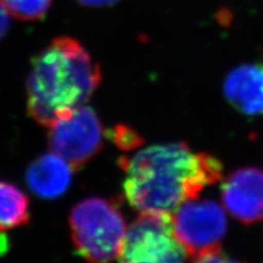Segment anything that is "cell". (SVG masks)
Instances as JSON below:
<instances>
[{
    "mask_svg": "<svg viewBox=\"0 0 263 263\" xmlns=\"http://www.w3.org/2000/svg\"><path fill=\"white\" fill-rule=\"evenodd\" d=\"M120 167L126 174V200L138 211L171 213L223 176L217 158L193 153L183 142L147 147L133 157H122Z\"/></svg>",
    "mask_w": 263,
    "mask_h": 263,
    "instance_id": "6da1fadb",
    "label": "cell"
},
{
    "mask_svg": "<svg viewBox=\"0 0 263 263\" xmlns=\"http://www.w3.org/2000/svg\"><path fill=\"white\" fill-rule=\"evenodd\" d=\"M101 81V70L78 41L59 36L32 62L27 82L28 112L49 127L84 105Z\"/></svg>",
    "mask_w": 263,
    "mask_h": 263,
    "instance_id": "7a4b0ae2",
    "label": "cell"
},
{
    "mask_svg": "<svg viewBox=\"0 0 263 263\" xmlns=\"http://www.w3.org/2000/svg\"><path fill=\"white\" fill-rule=\"evenodd\" d=\"M69 226L73 246L82 258L109 262L119 257L126 225L117 202L101 197L81 201L70 213Z\"/></svg>",
    "mask_w": 263,
    "mask_h": 263,
    "instance_id": "3957f363",
    "label": "cell"
},
{
    "mask_svg": "<svg viewBox=\"0 0 263 263\" xmlns=\"http://www.w3.org/2000/svg\"><path fill=\"white\" fill-rule=\"evenodd\" d=\"M187 257L168 212L142 211L126 228L119 254L122 262H181Z\"/></svg>",
    "mask_w": 263,
    "mask_h": 263,
    "instance_id": "277c9868",
    "label": "cell"
},
{
    "mask_svg": "<svg viewBox=\"0 0 263 263\" xmlns=\"http://www.w3.org/2000/svg\"><path fill=\"white\" fill-rule=\"evenodd\" d=\"M175 234L191 260L200 262L208 253L220 249L227 230V218L221 206L212 200H190L175 210Z\"/></svg>",
    "mask_w": 263,
    "mask_h": 263,
    "instance_id": "5b68a950",
    "label": "cell"
},
{
    "mask_svg": "<svg viewBox=\"0 0 263 263\" xmlns=\"http://www.w3.org/2000/svg\"><path fill=\"white\" fill-rule=\"evenodd\" d=\"M102 134V124L97 113L84 104L49 126L48 144L53 153L73 169H78L101 149Z\"/></svg>",
    "mask_w": 263,
    "mask_h": 263,
    "instance_id": "8992f818",
    "label": "cell"
},
{
    "mask_svg": "<svg viewBox=\"0 0 263 263\" xmlns=\"http://www.w3.org/2000/svg\"><path fill=\"white\" fill-rule=\"evenodd\" d=\"M221 201L243 224L263 220V170L250 167L230 174L221 185Z\"/></svg>",
    "mask_w": 263,
    "mask_h": 263,
    "instance_id": "52a82bcc",
    "label": "cell"
},
{
    "mask_svg": "<svg viewBox=\"0 0 263 263\" xmlns=\"http://www.w3.org/2000/svg\"><path fill=\"white\" fill-rule=\"evenodd\" d=\"M224 93L235 109L246 115H263V63L243 64L230 71Z\"/></svg>",
    "mask_w": 263,
    "mask_h": 263,
    "instance_id": "ba28073f",
    "label": "cell"
},
{
    "mask_svg": "<svg viewBox=\"0 0 263 263\" xmlns=\"http://www.w3.org/2000/svg\"><path fill=\"white\" fill-rule=\"evenodd\" d=\"M73 170L67 161L52 152L32 162L27 172V181L37 196L52 200L68 190Z\"/></svg>",
    "mask_w": 263,
    "mask_h": 263,
    "instance_id": "9c48e42d",
    "label": "cell"
},
{
    "mask_svg": "<svg viewBox=\"0 0 263 263\" xmlns=\"http://www.w3.org/2000/svg\"><path fill=\"white\" fill-rule=\"evenodd\" d=\"M29 219L28 196L18 186L0 180V234L26 225Z\"/></svg>",
    "mask_w": 263,
    "mask_h": 263,
    "instance_id": "30bf717a",
    "label": "cell"
},
{
    "mask_svg": "<svg viewBox=\"0 0 263 263\" xmlns=\"http://www.w3.org/2000/svg\"><path fill=\"white\" fill-rule=\"evenodd\" d=\"M7 12L20 20L33 21L43 18L52 0H0Z\"/></svg>",
    "mask_w": 263,
    "mask_h": 263,
    "instance_id": "8fae6325",
    "label": "cell"
},
{
    "mask_svg": "<svg viewBox=\"0 0 263 263\" xmlns=\"http://www.w3.org/2000/svg\"><path fill=\"white\" fill-rule=\"evenodd\" d=\"M111 139L119 148L130 151L141 146L142 138L135 130L125 125H118L111 132Z\"/></svg>",
    "mask_w": 263,
    "mask_h": 263,
    "instance_id": "7c38bea8",
    "label": "cell"
},
{
    "mask_svg": "<svg viewBox=\"0 0 263 263\" xmlns=\"http://www.w3.org/2000/svg\"><path fill=\"white\" fill-rule=\"evenodd\" d=\"M9 28V15L6 10V8L0 2V40L4 37Z\"/></svg>",
    "mask_w": 263,
    "mask_h": 263,
    "instance_id": "4fadbf2b",
    "label": "cell"
},
{
    "mask_svg": "<svg viewBox=\"0 0 263 263\" xmlns=\"http://www.w3.org/2000/svg\"><path fill=\"white\" fill-rule=\"evenodd\" d=\"M78 2L87 7H104L113 5L119 0H78Z\"/></svg>",
    "mask_w": 263,
    "mask_h": 263,
    "instance_id": "5bb4252c",
    "label": "cell"
}]
</instances>
